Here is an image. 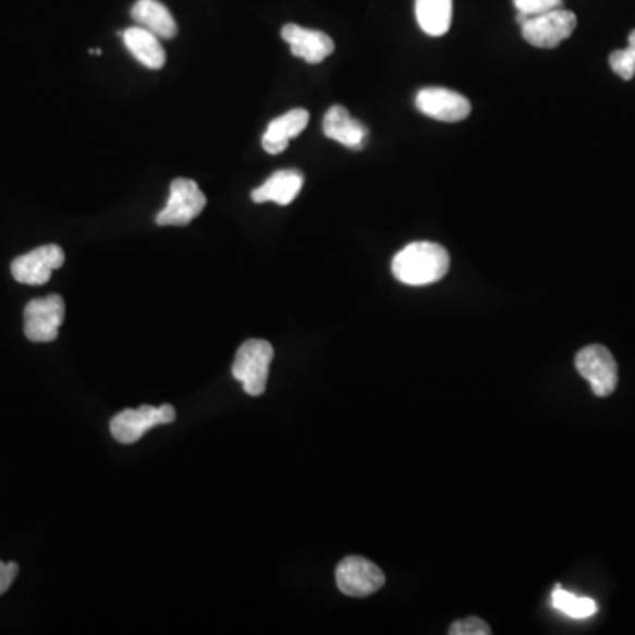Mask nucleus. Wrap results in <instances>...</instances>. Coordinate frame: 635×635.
I'll return each mask as SVG.
<instances>
[{
    "instance_id": "15",
    "label": "nucleus",
    "mask_w": 635,
    "mask_h": 635,
    "mask_svg": "<svg viewBox=\"0 0 635 635\" xmlns=\"http://www.w3.org/2000/svg\"><path fill=\"white\" fill-rule=\"evenodd\" d=\"M131 16L135 20L138 27H144L159 39H172L176 34V22L172 13L167 10V5H162L159 0H138Z\"/></svg>"
},
{
    "instance_id": "6",
    "label": "nucleus",
    "mask_w": 635,
    "mask_h": 635,
    "mask_svg": "<svg viewBox=\"0 0 635 635\" xmlns=\"http://www.w3.org/2000/svg\"><path fill=\"white\" fill-rule=\"evenodd\" d=\"M575 369L589 381L594 394L608 398L618 387V364L602 344H589L575 355Z\"/></svg>"
},
{
    "instance_id": "16",
    "label": "nucleus",
    "mask_w": 635,
    "mask_h": 635,
    "mask_svg": "<svg viewBox=\"0 0 635 635\" xmlns=\"http://www.w3.org/2000/svg\"><path fill=\"white\" fill-rule=\"evenodd\" d=\"M122 39L127 50L133 53L139 64H144L149 70H161L167 62V53L161 47L158 36H154L144 27H131L121 33Z\"/></svg>"
},
{
    "instance_id": "17",
    "label": "nucleus",
    "mask_w": 635,
    "mask_h": 635,
    "mask_svg": "<svg viewBox=\"0 0 635 635\" xmlns=\"http://www.w3.org/2000/svg\"><path fill=\"white\" fill-rule=\"evenodd\" d=\"M454 4L452 0H415V16L427 36L440 38L452 25Z\"/></svg>"
},
{
    "instance_id": "14",
    "label": "nucleus",
    "mask_w": 635,
    "mask_h": 635,
    "mask_svg": "<svg viewBox=\"0 0 635 635\" xmlns=\"http://www.w3.org/2000/svg\"><path fill=\"white\" fill-rule=\"evenodd\" d=\"M304 186V175L298 170H281L267 179L258 190L251 193L255 204L274 202L278 205H290L297 198Z\"/></svg>"
},
{
    "instance_id": "7",
    "label": "nucleus",
    "mask_w": 635,
    "mask_h": 635,
    "mask_svg": "<svg viewBox=\"0 0 635 635\" xmlns=\"http://www.w3.org/2000/svg\"><path fill=\"white\" fill-rule=\"evenodd\" d=\"M207 205V198L198 184L191 179H175L170 186L168 204L156 218L159 227H186L198 218Z\"/></svg>"
},
{
    "instance_id": "21",
    "label": "nucleus",
    "mask_w": 635,
    "mask_h": 635,
    "mask_svg": "<svg viewBox=\"0 0 635 635\" xmlns=\"http://www.w3.org/2000/svg\"><path fill=\"white\" fill-rule=\"evenodd\" d=\"M563 0H514L515 10L517 13L534 14L546 13V11L558 10Z\"/></svg>"
},
{
    "instance_id": "2",
    "label": "nucleus",
    "mask_w": 635,
    "mask_h": 635,
    "mask_svg": "<svg viewBox=\"0 0 635 635\" xmlns=\"http://www.w3.org/2000/svg\"><path fill=\"white\" fill-rule=\"evenodd\" d=\"M274 358V349L264 339H249L237 350L233 361L232 373L241 381L249 395H261L267 389L270 362Z\"/></svg>"
},
{
    "instance_id": "19",
    "label": "nucleus",
    "mask_w": 635,
    "mask_h": 635,
    "mask_svg": "<svg viewBox=\"0 0 635 635\" xmlns=\"http://www.w3.org/2000/svg\"><path fill=\"white\" fill-rule=\"evenodd\" d=\"M609 64H611L612 71L616 73L620 78L628 80L635 76V53L628 48L625 50L612 51L611 57H609Z\"/></svg>"
},
{
    "instance_id": "18",
    "label": "nucleus",
    "mask_w": 635,
    "mask_h": 635,
    "mask_svg": "<svg viewBox=\"0 0 635 635\" xmlns=\"http://www.w3.org/2000/svg\"><path fill=\"white\" fill-rule=\"evenodd\" d=\"M552 608L571 618H589L597 612V603L591 598H579L557 586L551 597Z\"/></svg>"
},
{
    "instance_id": "22",
    "label": "nucleus",
    "mask_w": 635,
    "mask_h": 635,
    "mask_svg": "<svg viewBox=\"0 0 635 635\" xmlns=\"http://www.w3.org/2000/svg\"><path fill=\"white\" fill-rule=\"evenodd\" d=\"M19 563H13V561L11 563H4V561H0V595H4L11 588L13 581L19 575Z\"/></svg>"
},
{
    "instance_id": "10",
    "label": "nucleus",
    "mask_w": 635,
    "mask_h": 635,
    "mask_svg": "<svg viewBox=\"0 0 635 635\" xmlns=\"http://www.w3.org/2000/svg\"><path fill=\"white\" fill-rule=\"evenodd\" d=\"M415 107L424 115L441 122H461L472 113L468 98L443 87L423 88L415 98Z\"/></svg>"
},
{
    "instance_id": "12",
    "label": "nucleus",
    "mask_w": 635,
    "mask_h": 635,
    "mask_svg": "<svg viewBox=\"0 0 635 635\" xmlns=\"http://www.w3.org/2000/svg\"><path fill=\"white\" fill-rule=\"evenodd\" d=\"M323 133L327 138L334 139L349 149L361 150L366 145L369 130L361 121L353 119L346 108L335 105L325 113Z\"/></svg>"
},
{
    "instance_id": "1",
    "label": "nucleus",
    "mask_w": 635,
    "mask_h": 635,
    "mask_svg": "<svg viewBox=\"0 0 635 635\" xmlns=\"http://www.w3.org/2000/svg\"><path fill=\"white\" fill-rule=\"evenodd\" d=\"M450 256L435 242H413L399 251L392 260V274L408 286H427L445 278Z\"/></svg>"
},
{
    "instance_id": "9",
    "label": "nucleus",
    "mask_w": 635,
    "mask_h": 635,
    "mask_svg": "<svg viewBox=\"0 0 635 635\" xmlns=\"http://www.w3.org/2000/svg\"><path fill=\"white\" fill-rule=\"evenodd\" d=\"M65 255L62 247L56 244L36 247L27 255L14 258L11 264V274L22 284L28 286H42L50 281L51 272L61 269L64 265Z\"/></svg>"
},
{
    "instance_id": "3",
    "label": "nucleus",
    "mask_w": 635,
    "mask_h": 635,
    "mask_svg": "<svg viewBox=\"0 0 635 635\" xmlns=\"http://www.w3.org/2000/svg\"><path fill=\"white\" fill-rule=\"evenodd\" d=\"M577 27V19L572 11L551 10L528 16L521 24L523 38L537 48H557L571 38Z\"/></svg>"
},
{
    "instance_id": "23",
    "label": "nucleus",
    "mask_w": 635,
    "mask_h": 635,
    "mask_svg": "<svg viewBox=\"0 0 635 635\" xmlns=\"http://www.w3.org/2000/svg\"><path fill=\"white\" fill-rule=\"evenodd\" d=\"M626 48L635 53V30H632L631 36H628V47Z\"/></svg>"
},
{
    "instance_id": "8",
    "label": "nucleus",
    "mask_w": 635,
    "mask_h": 635,
    "mask_svg": "<svg viewBox=\"0 0 635 635\" xmlns=\"http://www.w3.org/2000/svg\"><path fill=\"white\" fill-rule=\"evenodd\" d=\"M335 583L349 597H369L386 586V574L367 558L349 557L335 569Z\"/></svg>"
},
{
    "instance_id": "4",
    "label": "nucleus",
    "mask_w": 635,
    "mask_h": 635,
    "mask_svg": "<svg viewBox=\"0 0 635 635\" xmlns=\"http://www.w3.org/2000/svg\"><path fill=\"white\" fill-rule=\"evenodd\" d=\"M175 417V408L170 404H162L159 408L144 404L138 410H124L115 415L110 423V431L119 443L131 445L152 427L159 424H172Z\"/></svg>"
},
{
    "instance_id": "11",
    "label": "nucleus",
    "mask_w": 635,
    "mask_h": 635,
    "mask_svg": "<svg viewBox=\"0 0 635 635\" xmlns=\"http://www.w3.org/2000/svg\"><path fill=\"white\" fill-rule=\"evenodd\" d=\"M281 36L292 48L293 56L304 59L307 64H320L334 53V41L320 30L288 24L281 30Z\"/></svg>"
},
{
    "instance_id": "13",
    "label": "nucleus",
    "mask_w": 635,
    "mask_h": 635,
    "mask_svg": "<svg viewBox=\"0 0 635 635\" xmlns=\"http://www.w3.org/2000/svg\"><path fill=\"white\" fill-rule=\"evenodd\" d=\"M309 124V112L304 108H295L292 112L284 113L270 122L265 131L261 145L269 154H281L288 149L290 139L297 138L302 131Z\"/></svg>"
},
{
    "instance_id": "5",
    "label": "nucleus",
    "mask_w": 635,
    "mask_h": 635,
    "mask_svg": "<svg viewBox=\"0 0 635 635\" xmlns=\"http://www.w3.org/2000/svg\"><path fill=\"white\" fill-rule=\"evenodd\" d=\"M65 316L64 298L61 295H48L34 298L25 306L24 332L33 343H51L56 341Z\"/></svg>"
},
{
    "instance_id": "20",
    "label": "nucleus",
    "mask_w": 635,
    "mask_h": 635,
    "mask_svg": "<svg viewBox=\"0 0 635 635\" xmlns=\"http://www.w3.org/2000/svg\"><path fill=\"white\" fill-rule=\"evenodd\" d=\"M450 635H489L492 634L491 626L487 625L480 618L469 616L452 623L449 628Z\"/></svg>"
}]
</instances>
